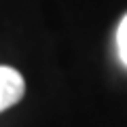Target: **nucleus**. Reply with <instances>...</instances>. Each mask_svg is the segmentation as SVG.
Listing matches in <instances>:
<instances>
[{
	"mask_svg": "<svg viewBox=\"0 0 127 127\" xmlns=\"http://www.w3.org/2000/svg\"><path fill=\"white\" fill-rule=\"evenodd\" d=\"M26 93L23 76L11 66H0V112L15 106Z\"/></svg>",
	"mask_w": 127,
	"mask_h": 127,
	"instance_id": "nucleus-1",
	"label": "nucleus"
},
{
	"mask_svg": "<svg viewBox=\"0 0 127 127\" xmlns=\"http://www.w3.org/2000/svg\"><path fill=\"white\" fill-rule=\"evenodd\" d=\"M117 51H119V59L123 62V66H127V13L123 15L121 23L117 28Z\"/></svg>",
	"mask_w": 127,
	"mask_h": 127,
	"instance_id": "nucleus-2",
	"label": "nucleus"
}]
</instances>
